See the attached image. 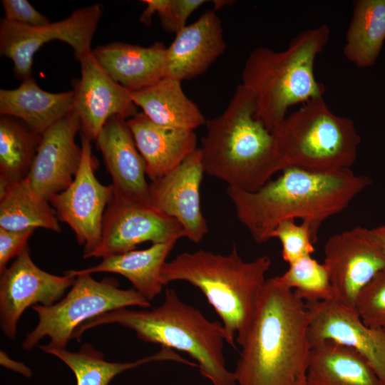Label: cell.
Wrapping results in <instances>:
<instances>
[{"label": "cell", "instance_id": "cell-32", "mask_svg": "<svg viewBox=\"0 0 385 385\" xmlns=\"http://www.w3.org/2000/svg\"><path fill=\"white\" fill-rule=\"evenodd\" d=\"M355 309L364 324L385 331V269L361 289Z\"/></svg>", "mask_w": 385, "mask_h": 385}, {"label": "cell", "instance_id": "cell-34", "mask_svg": "<svg viewBox=\"0 0 385 385\" xmlns=\"http://www.w3.org/2000/svg\"><path fill=\"white\" fill-rule=\"evenodd\" d=\"M4 19L19 24L38 26L50 23L43 14L37 11L27 0H1Z\"/></svg>", "mask_w": 385, "mask_h": 385}, {"label": "cell", "instance_id": "cell-16", "mask_svg": "<svg viewBox=\"0 0 385 385\" xmlns=\"http://www.w3.org/2000/svg\"><path fill=\"white\" fill-rule=\"evenodd\" d=\"M81 120L73 110L41 134L27 179L34 190L48 201L73 181L82 159L76 143Z\"/></svg>", "mask_w": 385, "mask_h": 385}, {"label": "cell", "instance_id": "cell-7", "mask_svg": "<svg viewBox=\"0 0 385 385\" xmlns=\"http://www.w3.org/2000/svg\"><path fill=\"white\" fill-rule=\"evenodd\" d=\"M272 133L286 168L312 171L350 168L361 142L353 120L334 113L323 96L303 103Z\"/></svg>", "mask_w": 385, "mask_h": 385}, {"label": "cell", "instance_id": "cell-21", "mask_svg": "<svg viewBox=\"0 0 385 385\" xmlns=\"http://www.w3.org/2000/svg\"><path fill=\"white\" fill-rule=\"evenodd\" d=\"M92 52L110 77L132 92L166 76L167 47L162 43L144 47L114 42L98 46Z\"/></svg>", "mask_w": 385, "mask_h": 385}, {"label": "cell", "instance_id": "cell-12", "mask_svg": "<svg viewBox=\"0 0 385 385\" xmlns=\"http://www.w3.org/2000/svg\"><path fill=\"white\" fill-rule=\"evenodd\" d=\"M324 252L334 300L355 309L361 289L385 269V255L370 230L360 226L329 237Z\"/></svg>", "mask_w": 385, "mask_h": 385}, {"label": "cell", "instance_id": "cell-38", "mask_svg": "<svg viewBox=\"0 0 385 385\" xmlns=\"http://www.w3.org/2000/svg\"><path fill=\"white\" fill-rule=\"evenodd\" d=\"M306 385H307V384H306Z\"/></svg>", "mask_w": 385, "mask_h": 385}, {"label": "cell", "instance_id": "cell-3", "mask_svg": "<svg viewBox=\"0 0 385 385\" xmlns=\"http://www.w3.org/2000/svg\"><path fill=\"white\" fill-rule=\"evenodd\" d=\"M205 124L204 171L228 186L255 192L286 168L274 133L257 118L255 98L241 84L225 110Z\"/></svg>", "mask_w": 385, "mask_h": 385}, {"label": "cell", "instance_id": "cell-17", "mask_svg": "<svg viewBox=\"0 0 385 385\" xmlns=\"http://www.w3.org/2000/svg\"><path fill=\"white\" fill-rule=\"evenodd\" d=\"M204 173L201 150L197 148L173 170L149 184L150 204L176 219L185 237L194 243L200 242L208 232L200 207Z\"/></svg>", "mask_w": 385, "mask_h": 385}, {"label": "cell", "instance_id": "cell-18", "mask_svg": "<svg viewBox=\"0 0 385 385\" xmlns=\"http://www.w3.org/2000/svg\"><path fill=\"white\" fill-rule=\"evenodd\" d=\"M96 141L112 178L114 194L150 203L145 163L137 148L127 120L120 116L109 118Z\"/></svg>", "mask_w": 385, "mask_h": 385}, {"label": "cell", "instance_id": "cell-31", "mask_svg": "<svg viewBox=\"0 0 385 385\" xmlns=\"http://www.w3.org/2000/svg\"><path fill=\"white\" fill-rule=\"evenodd\" d=\"M146 7L140 21L151 24L152 17L157 14L163 29L168 33H178L186 25L190 15L207 1L205 0H144Z\"/></svg>", "mask_w": 385, "mask_h": 385}, {"label": "cell", "instance_id": "cell-2", "mask_svg": "<svg viewBox=\"0 0 385 385\" xmlns=\"http://www.w3.org/2000/svg\"><path fill=\"white\" fill-rule=\"evenodd\" d=\"M306 303L274 277L267 279L254 314L236 342L238 385H306L311 345Z\"/></svg>", "mask_w": 385, "mask_h": 385}, {"label": "cell", "instance_id": "cell-10", "mask_svg": "<svg viewBox=\"0 0 385 385\" xmlns=\"http://www.w3.org/2000/svg\"><path fill=\"white\" fill-rule=\"evenodd\" d=\"M82 159L71 184L53 195L49 202L58 220L73 231L78 243L83 247V257L89 258L99 245L105 211L113 197L111 185H105L96 178L98 162L92 154L91 141L81 135Z\"/></svg>", "mask_w": 385, "mask_h": 385}, {"label": "cell", "instance_id": "cell-29", "mask_svg": "<svg viewBox=\"0 0 385 385\" xmlns=\"http://www.w3.org/2000/svg\"><path fill=\"white\" fill-rule=\"evenodd\" d=\"M41 137L20 120L1 115L0 193L11 184L27 178Z\"/></svg>", "mask_w": 385, "mask_h": 385}, {"label": "cell", "instance_id": "cell-5", "mask_svg": "<svg viewBox=\"0 0 385 385\" xmlns=\"http://www.w3.org/2000/svg\"><path fill=\"white\" fill-rule=\"evenodd\" d=\"M330 34L327 25L300 32L281 51L255 48L242 72V83L253 95L256 116L273 131L286 118L289 107L324 96V86L314 76L316 57Z\"/></svg>", "mask_w": 385, "mask_h": 385}, {"label": "cell", "instance_id": "cell-9", "mask_svg": "<svg viewBox=\"0 0 385 385\" xmlns=\"http://www.w3.org/2000/svg\"><path fill=\"white\" fill-rule=\"evenodd\" d=\"M101 4L76 9L61 21L38 26L0 22V53L10 58L14 74L22 81L31 77L34 56L45 43L58 40L70 45L76 60L91 52V41L103 14Z\"/></svg>", "mask_w": 385, "mask_h": 385}, {"label": "cell", "instance_id": "cell-8", "mask_svg": "<svg viewBox=\"0 0 385 385\" xmlns=\"http://www.w3.org/2000/svg\"><path fill=\"white\" fill-rule=\"evenodd\" d=\"M129 306L150 307V303L135 289H121L111 278L94 279L91 274L76 277L66 296L51 306L34 305L38 322L22 343L24 349L34 348L48 337L50 348L66 349L76 330L86 322L106 312Z\"/></svg>", "mask_w": 385, "mask_h": 385}, {"label": "cell", "instance_id": "cell-36", "mask_svg": "<svg viewBox=\"0 0 385 385\" xmlns=\"http://www.w3.org/2000/svg\"><path fill=\"white\" fill-rule=\"evenodd\" d=\"M0 353L1 365L14 371L21 372V374H24L28 376L31 374L30 369L24 365V364L11 359L4 351H1Z\"/></svg>", "mask_w": 385, "mask_h": 385}, {"label": "cell", "instance_id": "cell-1", "mask_svg": "<svg viewBox=\"0 0 385 385\" xmlns=\"http://www.w3.org/2000/svg\"><path fill=\"white\" fill-rule=\"evenodd\" d=\"M371 183L350 168L312 171L288 167L255 192L228 186L239 221L253 240L264 243L282 220L300 218L310 229L313 242L322 222L348 207Z\"/></svg>", "mask_w": 385, "mask_h": 385}, {"label": "cell", "instance_id": "cell-13", "mask_svg": "<svg viewBox=\"0 0 385 385\" xmlns=\"http://www.w3.org/2000/svg\"><path fill=\"white\" fill-rule=\"evenodd\" d=\"M75 279L40 269L33 262L27 246L1 274L0 322L4 335L14 339L16 324L24 311L31 306L56 303Z\"/></svg>", "mask_w": 385, "mask_h": 385}, {"label": "cell", "instance_id": "cell-26", "mask_svg": "<svg viewBox=\"0 0 385 385\" xmlns=\"http://www.w3.org/2000/svg\"><path fill=\"white\" fill-rule=\"evenodd\" d=\"M0 227L13 231L43 228L61 232L56 210L27 178L11 184L0 195Z\"/></svg>", "mask_w": 385, "mask_h": 385}, {"label": "cell", "instance_id": "cell-4", "mask_svg": "<svg viewBox=\"0 0 385 385\" xmlns=\"http://www.w3.org/2000/svg\"><path fill=\"white\" fill-rule=\"evenodd\" d=\"M117 323L133 330L145 342L159 344L188 354L201 374L213 385H237L225 366L226 336L222 324L208 320L194 307L183 302L175 290L166 289L164 302L151 310L121 308L97 316L81 325L72 338L79 341L93 327Z\"/></svg>", "mask_w": 385, "mask_h": 385}, {"label": "cell", "instance_id": "cell-11", "mask_svg": "<svg viewBox=\"0 0 385 385\" xmlns=\"http://www.w3.org/2000/svg\"><path fill=\"white\" fill-rule=\"evenodd\" d=\"M184 237L176 219L150 203L114 194L104 213L101 241L89 257L124 253L145 242L159 244Z\"/></svg>", "mask_w": 385, "mask_h": 385}, {"label": "cell", "instance_id": "cell-15", "mask_svg": "<svg viewBox=\"0 0 385 385\" xmlns=\"http://www.w3.org/2000/svg\"><path fill=\"white\" fill-rule=\"evenodd\" d=\"M306 306L310 345L329 340L352 348L365 358L385 385V331L366 326L356 309L335 300Z\"/></svg>", "mask_w": 385, "mask_h": 385}, {"label": "cell", "instance_id": "cell-25", "mask_svg": "<svg viewBox=\"0 0 385 385\" xmlns=\"http://www.w3.org/2000/svg\"><path fill=\"white\" fill-rule=\"evenodd\" d=\"M133 101L156 124L194 130L206 123L197 106L184 93L181 81L165 76L154 84L131 92Z\"/></svg>", "mask_w": 385, "mask_h": 385}, {"label": "cell", "instance_id": "cell-35", "mask_svg": "<svg viewBox=\"0 0 385 385\" xmlns=\"http://www.w3.org/2000/svg\"><path fill=\"white\" fill-rule=\"evenodd\" d=\"M34 230L13 231L0 227V274L7 268L8 262L27 247L28 240Z\"/></svg>", "mask_w": 385, "mask_h": 385}, {"label": "cell", "instance_id": "cell-14", "mask_svg": "<svg viewBox=\"0 0 385 385\" xmlns=\"http://www.w3.org/2000/svg\"><path fill=\"white\" fill-rule=\"evenodd\" d=\"M78 61L81 78L73 80L74 108L81 120V135L96 140L113 116L128 120L138 112L130 91L114 80L100 66L92 51Z\"/></svg>", "mask_w": 385, "mask_h": 385}, {"label": "cell", "instance_id": "cell-23", "mask_svg": "<svg viewBox=\"0 0 385 385\" xmlns=\"http://www.w3.org/2000/svg\"><path fill=\"white\" fill-rule=\"evenodd\" d=\"M306 382L307 385H383L362 355L329 340L311 346Z\"/></svg>", "mask_w": 385, "mask_h": 385}, {"label": "cell", "instance_id": "cell-27", "mask_svg": "<svg viewBox=\"0 0 385 385\" xmlns=\"http://www.w3.org/2000/svg\"><path fill=\"white\" fill-rule=\"evenodd\" d=\"M38 347L62 360L74 373L77 385H108L120 373L154 361L172 360L192 366H196L195 363L183 359L173 349L163 346L152 356L127 363L106 361L102 352L88 344L83 345L78 352H70L66 349L50 348L47 345H39Z\"/></svg>", "mask_w": 385, "mask_h": 385}, {"label": "cell", "instance_id": "cell-28", "mask_svg": "<svg viewBox=\"0 0 385 385\" xmlns=\"http://www.w3.org/2000/svg\"><path fill=\"white\" fill-rule=\"evenodd\" d=\"M345 36L344 56L361 68L372 66L385 40V0H359Z\"/></svg>", "mask_w": 385, "mask_h": 385}, {"label": "cell", "instance_id": "cell-33", "mask_svg": "<svg viewBox=\"0 0 385 385\" xmlns=\"http://www.w3.org/2000/svg\"><path fill=\"white\" fill-rule=\"evenodd\" d=\"M270 238L279 240L282 258L289 265L314 252L309 226L304 222L297 225L294 219L281 221L271 232Z\"/></svg>", "mask_w": 385, "mask_h": 385}, {"label": "cell", "instance_id": "cell-30", "mask_svg": "<svg viewBox=\"0 0 385 385\" xmlns=\"http://www.w3.org/2000/svg\"><path fill=\"white\" fill-rule=\"evenodd\" d=\"M277 277L284 285L294 289V294L305 303L334 300L327 268L311 255L289 264L288 270Z\"/></svg>", "mask_w": 385, "mask_h": 385}, {"label": "cell", "instance_id": "cell-24", "mask_svg": "<svg viewBox=\"0 0 385 385\" xmlns=\"http://www.w3.org/2000/svg\"><path fill=\"white\" fill-rule=\"evenodd\" d=\"M172 240L153 244L141 250H131L103 257L97 265L82 270L65 272L76 277L80 274L97 272H111L120 274L128 279L138 292L150 302L163 288L161 271L166 258L176 243Z\"/></svg>", "mask_w": 385, "mask_h": 385}, {"label": "cell", "instance_id": "cell-22", "mask_svg": "<svg viewBox=\"0 0 385 385\" xmlns=\"http://www.w3.org/2000/svg\"><path fill=\"white\" fill-rule=\"evenodd\" d=\"M74 108V93L43 90L31 76L13 89L0 90V114L17 118L41 135Z\"/></svg>", "mask_w": 385, "mask_h": 385}, {"label": "cell", "instance_id": "cell-19", "mask_svg": "<svg viewBox=\"0 0 385 385\" xmlns=\"http://www.w3.org/2000/svg\"><path fill=\"white\" fill-rule=\"evenodd\" d=\"M226 49L220 19L212 10L176 33L167 48L166 76L182 81L205 72Z\"/></svg>", "mask_w": 385, "mask_h": 385}, {"label": "cell", "instance_id": "cell-20", "mask_svg": "<svg viewBox=\"0 0 385 385\" xmlns=\"http://www.w3.org/2000/svg\"><path fill=\"white\" fill-rule=\"evenodd\" d=\"M127 123L152 181L173 170L197 149L194 130L156 124L143 112Z\"/></svg>", "mask_w": 385, "mask_h": 385}, {"label": "cell", "instance_id": "cell-6", "mask_svg": "<svg viewBox=\"0 0 385 385\" xmlns=\"http://www.w3.org/2000/svg\"><path fill=\"white\" fill-rule=\"evenodd\" d=\"M270 265L266 255L245 262L235 247L227 255L185 252L164 264L161 281L163 285L185 281L198 288L222 319L226 342L235 347V336L240 337L251 320Z\"/></svg>", "mask_w": 385, "mask_h": 385}, {"label": "cell", "instance_id": "cell-37", "mask_svg": "<svg viewBox=\"0 0 385 385\" xmlns=\"http://www.w3.org/2000/svg\"><path fill=\"white\" fill-rule=\"evenodd\" d=\"M371 234L385 255V225L370 229Z\"/></svg>", "mask_w": 385, "mask_h": 385}]
</instances>
